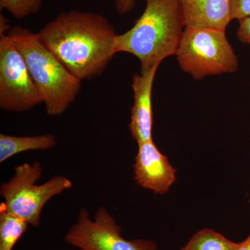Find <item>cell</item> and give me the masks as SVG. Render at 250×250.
Segmentation results:
<instances>
[{
	"label": "cell",
	"mask_w": 250,
	"mask_h": 250,
	"mask_svg": "<svg viewBox=\"0 0 250 250\" xmlns=\"http://www.w3.org/2000/svg\"></svg>",
	"instance_id": "19"
},
{
	"label": "cell",
	"mask_w": 250,
	"mask_h": 250,
	"mask_svg": "<svg viewBox=\"0 0 250 250\" xmlns=\"http://www.w3.org/2000/svg\"><path fill=\"white\" fill-rule=\"evenodd\" d=\"M42 172L43 167L39 161L24 163L15 167L14 175L0 187L4 199L1 205L34 228L40 225L41 212L46 204L72 187L71 181L63 176L52 177L39 185L37 182Z\"/></svg>",
	"instance_id": "5"
},
{
	"label": "cell",
	"mask_w": 250,
	"mask_h": 250,
	"mask_svg": "<svg viewBox=\"0 0 250 250\" xmlns=\"http://www.w3.org/2000/svg\"><path fill=\"white\" fill-rule=\"evenodd\" d=\"M38 34L46 47L81 81L101 75L116 54L118 34L104 16L96 13H62Z\"/></svg>",
	"instance_id": "1"
},
{
	"label": "cell",
	"mask_w": 250,
	"mask_h": 250,
	"mask_svg": "<svg viewBox=\"0 0 250 250\" xmlns=\"http://www.w3.org/2000/svg\"><path fill=\"white\" fill-rule=\"evenodd\" d=\"M139 0H115L117 12L120 15H125L134 9Z\"/></svg>",
	"instance_id": "17"
},
{
	"label": "cell",
	"mask_w": 250,
	"mask_h": 250,
	"mask_svg": "<svg viewBox=\"0 0 250 250\" xmlns=\"http://www.w3.org/2000/svg\"><path fill=\"white\" fill-rule=\"evenodd\" d=\"M138 146L134 165V180L139 187L156 195H165L177 179V170L153 140Z\"/></svg>",
	"instance_id": "8"
},
{
	"label": "cell",
	"mask_w": 250,
	"mask_h": 250,
	"mask_svg": "<svg viewBox=\"0 0 250 250\" xmlns=\"http://www.w3.org/2000/svg\"><path fill=\"white\" fill-rule=\"evenodd\" d=\"M64 240L82 250H158L157 244L152 240L123 238L121 226L103 207L97 210L93 220L86 208H81L76 223Z\"/></svg>",
	"instance_id": "7"
},
{
	"label": "cell",
	"mask_w": 250,
	"mask_h": 250,
	"mask_svg": "<svg viewBox=\"0 0 250 250\" xmlns=\"http://www.w3.org/2000/svg\"><path fill=\"white\" fill-rule=\"evenodd\" d=\"M159 65L135 74L131 88L134 93V105L131 109L129 129L137 144L152 141L154 114L152 93L156 71Z\"/></svg>",
	"instance_id": "9"
},
{
	"label": "cell",
	"mask_w": 250,
	"mask_h": 250,
	"mask_svg": "<svg viewBox=\"0 0 250 250\" xmlns=\"http://www.w3.org/2000/svg\"><path fill=\"white\" fill-rule=\"evenodd\" d=\"M237 37L243 43L250 44V17L239 21Z\"/></svg>",
	"instance_id": "16"
},
{
	"label": "cell",
	"mask_w": 250,
	"mask_h": 250,
	"mask_svg": "<svg viewBox=\"0 0 250 250\" xmlns=\"http://www.w3.org/2000/svg\"><path fill=\"white\" fill-rule=\"evenodd\" d=\"M42 0H0V8L17 19L36 14L42 6Z\"/></svg>",
	"instance_id": "14"
},
{
	"label": "cell",
	"mask_w": 250,
	"mask_h": 250,
	"mask_svg": "<svg viewBox=\"0 0 250 250\" xmlns=\"http://www.w3.org/2000/svg\"><path fill=\"white\" fill-rule=\"evenodd\" d=\"M185 27L177 0H146L134 25L117 36L115 51L132 54L141 62V71H146L176 55Z\"/></svg>",
	"instance_id": "2"
},
{
	"label": "cell",
	"mask_w": 250,
	"mask_h": 250,
	"mask_svg": "<svg viewBox=\"0 0 250 250\" xmlns=\"http://www.w3.org/2000/svg\"><path fill=\"white\" fill-rule=\"evenodd\" d=\"M57 144V138L47 134L34 136H15L0 134V163L19 153L33 150H45Z\"/></svg>",
	"instance_id": "11"
},
{
	"label": "cell",
	"mask_w": 250,
	"mask_h": 250,
	"mask_svg": "<svg viewBox=\"0 0 250 250\" xmlns=\"http://www.w3.org/2000/svg\"><path fill=\"white\" fill-rule=\"evenodd\" d=\"M238 245L218 231L205 228L197 231L181 250H236Z\"/></svg>",
	"instance_id": "13"
},
{
	"label": "cell",
	"mask_w": 250,
	"mask_h": 250,
	"mask_svg": "<svg viewBox=\"0 0 250 250\" xmlns=\"http://www.w3.org/2000/svg\"><path fill=\"white\" fill-rule=\"evenodd\" d=\"M231 20L250 17V0H229Z\"/></svg>",
	"instance_id": "15"
},
{
	"label": "cell",
	"mask_w": 250,
	"mask_h": 250,
	"mask_svg": "<svg viewBox=\"0 0 250 250\" xmlns=\"http://www.w3.org/2000/svg\"><path fill=\"white\" fill-rule=\"evenodd\" d=\"M236 250H250V233L245 241L238 243Z\"/></svg>",
	"instance_id": "18"
},
{
	"label": "cell",
	"mask_w": 250,
	"mask_h": 250,
	"mask_svg": "<svg viewBox=\"0 0 250 250\" xmlns=\"http://www.w3.org/2000/svg\"><path fill=\"white\" fill-rule=\"evenodd\" d=\"M29 226L24 219L10 213L0 205V250H13Z\"/></svg>",
	"instance_id": "12"
},
{
	"label": "cell",
	"mask_w": 250,
	"mask_h": 250,
	"mask_svg": "<svg viewBox=\"0 0 250 250\" xmlns=\"http://www.w3.org/2000/svg\"><path fill=\"white\" fill-rule=\"evenodd\" d=\"M186 27H207L226 30L231 22L229 0H177Z\"/></svg>",
	"instance_id": "10"
},
{
	"label": "cell",
	"mask_w": 250,
	"mask_h": 250,
	"mask_svg": "<svg viewBox=\"0 0 250 250\" xmlns=\"http://www.w3.org/2000/svg\"><path fill=\"white\" fill-rule=\"evenodd\" d=\"M7 20L0 17V107L11 112L27 111L43 103L27 63L8 34Z\"/></svg>",
	"instance_id": "6"
},
{
	"label": "cell",
	"mask_w": 250,
	"mask_h": 250,
	"mask_svg": "<svg viewBox=\"0 0 250 250\" xmlns=\"http://www.w3.org/2000/svg\"><path fill=\"white\" fill-rule=\"evenodd\" d=\"M7 33L24 57L47 114L57 116L63 113L78 96L82 81L46 47L38 33L21 26L11 28Z\"/></svg>",
	"instance_id": "3"
},
{
	"label": "cell",
	"mask_w": 250,
	"mask_h": 250,
	"mask_svg": "<svg viewBox=\"0 0 250 250\" xmlns=\"http://www.w3.org/2000/svg\"><path fill=\"white\" fill-rule=\"evenodd\" d=\"M225 32L216 28L186 27L175 55L181 68L197 80L236 72L238 58Z\"/></svg>",
	"instance_id": "4"
}]
</instances>
